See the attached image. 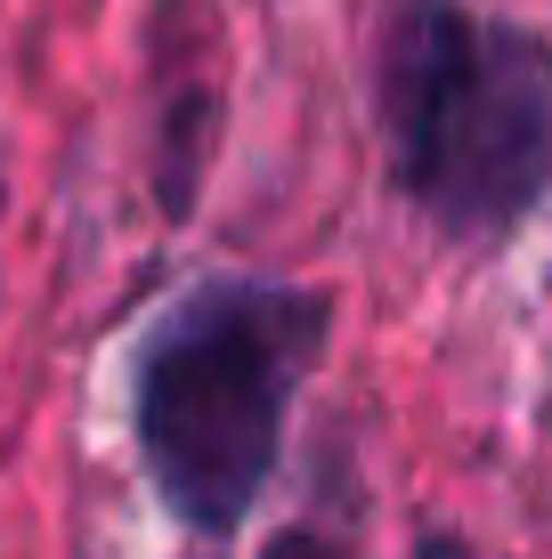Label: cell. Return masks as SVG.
<instances>
[{
  "label": "cell",
  "instance_id": "6da1fadb",
  "mask_svg": "<svg viewBox=\"0 0 552 559\" xmlns=\"http://www.w3.org/2000/svg\"><path fill=\"white\" fill-rule=\"evenodd\" d=\"M326 308L293 284H212L171 308L139 365V454L196 535H227L269 487L284 406L317 357Z\"/></svg>",
  "mask_w": 552,
  "mask_h": 559
},
{
  "label": "cell",
  "instance_id": "7a4b0ae2",
  "mask_svg": "<svg viewBox=\"0 0 552 559\" xmlns=\"http://www.w3.org/2000/svg\"><path fill=\"white\" fill-rule=\"evenodd\" d=\"M390 122L407 187L447 227H512L552 179V57L423 9L390 57Z\"/></svg>",
  "mask_w": 552,
  "mask_h": 559
},
{
  "label": "cell",
  "instance_id": "3957f363",
  "mask_svg": "<svg viewBox=\"0 0 552 559\" xmlns=\"http://www.w3.org/2000/svg\"><path fill=\"white\" fill-rule=\"evenodd\" d=\"M269 559H333V551H326V544H317V535H284V544H277Z\"/></svg>",
  "mask_w": 552,
  "mask_h": 559
},
{
  "label": "cell",
  "instance_id": "277c9868",
  "mask_svg": "<svg viewBox=\"0 0 552 559\" xmlns=\"http://www.w3.org/2000/svg\"><path fill=\"white\" fill-rule=\"evenodd\" d=\"M423 559H463V544H431Z\"/></svg>",
  "mask_w": 552,
  "mask_h": 559
}]
</instances>
